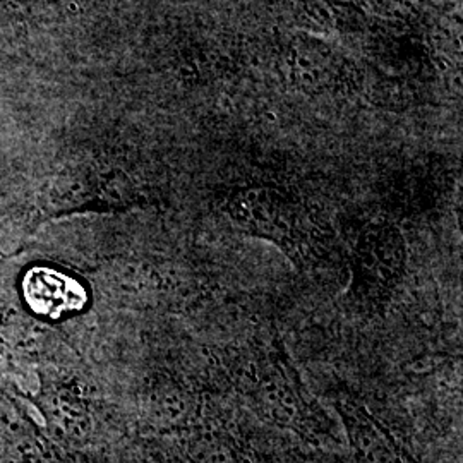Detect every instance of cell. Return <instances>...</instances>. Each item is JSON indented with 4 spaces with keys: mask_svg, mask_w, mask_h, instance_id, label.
I'll return each instance as SVG.
<instances>
[{
    "mask_svg": "<svg viewBox=\"0 0 463 463\" xmlns=\"http://www.w3.org/2000/svg\"><path fill=\"white\" fill-rule=\"evenodd\" d=\"M250 407L265 420L304 436H317L323 419L294 365L277 345L258 352L244 376Z\"/></svg>",
    "mask_w": 463,
    "mask_h": 463,
    "instance_id": "6da1fadb",
    "label": "cell"
},
{
    "mask_svg": "<svg viewBox=\"0 0 463 463\" xmlns=\"http://www.w3.org/2000/svg\"><path fill=\"white\" fill-rule=\"evenodd\" d=\"M225 213L237 231L265 239L292 260H304L311 244L306 212L280 189L249 185L232 194Z\"/></svg>",
    "mask_w": 463,
    "mask_h": 463,
    "instance_id": "7a4b0ae2",
    "label": "cell"
},
{
    "mask_svg": "<svg viewBox=\"0 0 463 463\" xmlns=\"http://www.w3.org/2000/svg\"><path fill=\"white\" fill-rule=\"evenodd\" d=\"M407 249L397 225L373 220L357 232L350 249L352 294L365 306L384 304L397 288Z\"/></svg>",
    "mask_w": 463,
    "mask_h": 463,
    "instance_id": "3957f363",
    "label": "cell"
},
{
    "mask_svg": "<svg viewBox=\"0 0 463 463\" xmlns=\"http://www.w3.org/2000/svg\"><path fill=\"white\" fill-rule=\"evenodd\" d=\"M338 412L344 419L355 462L407 463L390 432L363 405L345 400L338 405Z\"/></svg>",
    "mask_w": 463,
    "mask_h": 463,
    "instance_id": "277c9868",
    "label": "cell"
},
{
    "mask_svg": "<svg viewBox=\"0 0 463 463\" xmlns=\"http://www.w3.org/2000/svg\"><path fill=\"white\" fill-rule=\"evenodd\" d=\"M26 298L42 315L59 316L84 304L81 285L52 269H33L24 281Z\"/></svg>",
    "mask_w": 463,
    "mask_h": 463,
    "instance_id": "5b68a950",
    "label": "cell"
},
{
    "mask_svg": "<svg viewBox=\"0 0 463 463\" xmlns=\"http://www.w3.org/2000/svg\"><path fill=\"white\" fill-rule=\"evenodd\" d=\"M287 64L296 83L306 86H331L342 80L344 62L335 52L315 40H298L287 53Z\"/></svg>",
    "mask_w": 463,
    "mask_h": 463,
    "instance_id": "8992f818",
    "label": "cell"
}]
</instances>
